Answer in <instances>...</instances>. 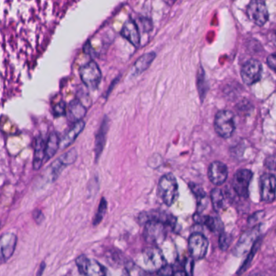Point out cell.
<instances>
[{
  "label": "cell",
  "instance_id": "obj_18",
  "mask_svg": "<svg viewBox=\"0 0 276 276\" xmlns=\"http://www.w3.org/2000/svg\"><path fill=\"white\" fill-rule=\"evenodd\" d=\"M108 130V119L105 117L103 120L98 134L96 136V146H95V153H96V159H98L100 155L104 150V145L106 143V135Z\"/></svg>",
  "mask_w": 276,
  "mask_h": 276
},
{
  "label": "cell",
  "instance_id": "obj_12",
  "mask_svg": "<svg viewBox=\"0 0 276 276\" xmlns=\"http://www.w3.org/2000/svg\"><path fill=\"white\" fill-rule=\"evenodd\" d=\"M17 237L12 233L4 234L0 237V263L6 262L14 254Z\"/></svg>",
  "mask_w": 276,
  "mask_h": 276
},
{
  "label": "cell",
  "instance_id": "obj_29",
  "mask_svg": "<svg viewBox=\"0 0 276 276\" xmlns=\"http://www.w3.org/2000/svg\"><path fill=\"white\" fill-rule=\"evenodd\" d=\"M191 188H192V192H194V194L196 195V197L199 200H203L205 199V192L200 187L197 186L196 184H191Z\"/></svg>",
  "mask_w": 276,
  "mask_h": 276
},
{
  "label": "cell",
  "instance_id": "obj_35",
  "mask_svg": "<svg viewBox=\"0 0 276 276\" xmlns=\"http://www.w3.org/2000/svg\"><path fill=\"white\" fill-rule=\"evenodd\" d=\"M45 263H42V264L41 265V266H40L39 268V274H38V276H41V274L43 273V270H45Z\"/></svg>",
  "mask_w": 276,
  "mask_h": 276
},
{
  "label": "cell",
  "instance_id": "obj_7",
  "mask_svg": "<svg viewBox=\"0 0 276 276\" xmlns=\"http://www.w3.org/2000/svg\"><path fill=\"white\" fill-rule=\"evenodd\" d=\"M247 14L256 25L263 26L269 19V13L264 0H252L247 7Z\"/></svg>",
  "mask_w": 276,
  "mask_h": 276
},
{
  "label": "cell",
  "instance_id": "obj_2",
  "mask_svg": "<svg viewBox=\"0 0 276 276\" xmlns=\"http://www.w3.org/2000/svg\"><path fill=\"white\" fill-rule=\"evenodd\" d=\"M141 266L145 270L156 271L167 264L163 253L156 247H147L141 255Z\"/></svg>",
  "mask_w": 276,
  "mask_h": 276
},
{
  "label": "cell",
  "instance_id": "obj_27",
  "mask_svg": "<svg viewBox=\"0 0 276 276\" xmlns=\"http://www.w3.org/2000/svg\"><path fill=\"white\" fill-rule=\"evenodd\" d=\"M265 166L270 171L276 172V154L270 155L268 158H266L265 160Z\"/></svg>",
  "mask_w": 276,
  "mask_h": 276
},
{
  "label": "cell",
  "instance_id": "obj_24",
  "mask_svg": "<svg viewBox=\"0 0 276 276\" xmlns=\"http://www.w3.org/2000/svg\"><path fill=\"white\" fill-rule=\"evenodd\" d=\"M107 201L105 199L103 198L100 202V206H99L98 211L96 213V217H95L94 221H93V224L94 225H97L102 222L103 218H104V215H105L106 211H107Z\"/></svg>",
  "mask_w": 276,
  "mask_h": 276
},
{
  "label": "cell",
  "instance_id": "obj_36",
  "mask_svg": "<svg viewBox=\"0 0 276 276\" xmlns=\"http://www.w3.org/2000/svg\"><path fill=\"white\" fill-rule=\"evenodd\" d=\"M172 1H175V0H172Z\"/></svg>",
  "mask_w": 276,
  "mask_h": 276
},
{
  "label": "cell",
  "instance_id": "obj_10",
  "mask_svg": "<svg viewBox=\"0 0 276 276\" xmlns=\"http://www.w3.org/2000/svg\"><path fill=\"white\" fill-rule=\"evenodd\" d=\"M261 198L266 203H271L276 196V178L271 174H265L260 178Z\"/></svg>",
  "mask_w": 276,
  "mask_h": 276
},
{
  "label": "cell",
  "instance_id": "obj_5",
  "mask_svg": "<svg viewBox=\"0 0 276 276\" xmlns=\"http://www.w3.org/2000/svg\"><path fill=\"white\" fill-rule=\"evenodd\" d=\"M165 225L163 222L159 221H149L145 224V229H144V237L145 241L151 245H160L161 243L164 241L166 238V229Z\"/></svg>",
  "mask_w": 276,
  "mask_h": 276
},
{
  "label": "cell",
  "instance_id": "obj_33",
  "mask_svg": "<svg viewBox=\"0 0 276 276\" xmlns=\"http://www.w3.org/2000/svg\"><path fill=\"white\" fill-rule=\"evenodd\" d=\"M263 211H259V212H256V213L254 214V215H253L249 219L250 225H253V224L256 223V222H258V221H259V219L263 218Z\"/></svg>",
  "mask_w": 276,
  "mask_h": 276
},
{
  "label": "cell",
  "instance_id": "obj_13",
  "mask_svg": "<svg viewBox=\"0 0 276 276\" xmlns=\"http://www.w3.org/2000/svg\"><path fill=\"white\" fill-rule=\"evenodd\" d=\"M260 233V229L259 227H255L251 229L249 231L246 232L237 242L234 249V254L236 255H241L245 254L251 249L253 244L256 241Z\"/></svg>",
  "mask_w": 276,
  "mask_h": 276
},
{
  "label": "cell",
  "instance_id": "obj_23",
  "mask_svg": "<svg viewBox=\"0 0 276 276\" xmlns=\"http://www.w3.org/2000/svg\"><path fill=\"white\" fill-rule=\"evenodd\" d=\"M204 225H206L208 229H210L213 233H222L223 232V223L219 218L216 217H209L205 216Z\"/></svg>",
  "mask_w": 276,
  "mask_h": 276
},
{
  "label": "cell",
  "instance_id": "obj_19",
  "mask_svg": "<svg viewBox=\"0 0 276 276\" xmlns=\"http://www.w3.org/2000/svg\"><path fill=\"white\" fill-rule=\"evenodd\" d=\"M45 161V142L43 138L38 137L36 139L35 152H34V169L38 171Z\"/></svg>",
  "mask_w": 276,
  "mask_h": 276
},
{
  "label": "cell",
  "instance_id": "obj_34",
  "mask_svg": "<svg viewBox=\"0 0 276 276\" xmlns=\"http://www.w3.org/2000/svg\"><path fill=\"white\" fill-rule=\"evenodd\" d=\"M173 276H188L187 275L186 272L185 271H182V270H178L176 272H174Z\"/></svg>",
  "mask_w": 276,
  "mask_h": 276
},
{
  "label": "cell",
  "instance_id": "obj_32",
  "mask_svg": "<svg viewBox=\"0 0 276 276\" xmlns=\"http://www.w3.org/2000/svg\"><path fill=\"white\" fill-rule=\"evenodd\" d=\"M267 64L276 72V54H271L267 57Z\"/></svg>",
  "mask_w": 276,
  "mask_h": 276
},
{
  "label": "cell",
  "instance_id": "obj_16",
  "mask_svg": "<svg viewBox=\"0 0 276 276\" xmlns=\"http://www.w3.org/2000/svg\"><path fill=\"white\" fill-rule=\"evenodd\" d=\"M85 127V122L83 120L75 122L71 130L66 133L64 137L60 141V148L62 149H65L67 147L70 146L74 141L76 140L78 136L82 133Z\"/></svg>",
  "mask_w": 276,
  "mask_h": 276
},
{
  "label": "cell",
  "instance_id": "obj_4",
  "mask_svg": "<svg viewBox=\"0 0 276 276\" xmlns=\"http://www.w3.org/2000/svg\"><path fill=\"white\" fill-rule=\"evenodd\" d=\"M81 79L87 88L91 90L98 88L102 79L100 67L94 61L89 62L80 68Z\"/></svg>",
  "mask_w": 276,
  "mask_h": 276
},
{
  "label": "cell",
  "instance_id": "obj_14",
  "mask_svg": "<svg viewBox=\"0 0 276 276\" xmlns=\"http://www.w3.org/2000/svg\"><path fill=\"white\" fill-rule=\"evenodd\" d=\"M208 178L211 183L217 186L222 185L228 177V168L222 162L216 161L211 163L208 168Z\"/></svg>",
  "mask_w": 276,
  "mask_h": 276
},
{
  "label": "cell",
  "instance_id": "obj_26",
  "mask_svg": "<svg viewBox=\"0 0 276 276\" xmlns=\"http://www.w3.org/2000/svg\"><path fill=\"white\" fill-rule=\"evenodd\" d=\"M67 112V104L61 101L53 107V113L56 116H62Z\"/></svg>",
  "mask_w": 276,
  "mask_h": 276
},
{
  "label": "cell",
  "instance_id": "obj_30",
  "mask_svg": "<svg viewBox=\"0 0 276 276\" xmlns=\"http://www.w3.org/2000/svg\"><path fill=\"white\" fill-rule=\"evenodd\" d=\"M193 267H194V259L192 258L188 259L184 264V269L188 276H193Z\"/></svg>",
  "mask_w": 276,
  "mask_h": 276
},
{
  "label": "cell",
  "instance_id": "obj_22",
  "mask_svg": "<svg viewBox=\"0 0 276 276\" xmlns=\"http://www.w3.org/2000/svg\"><path fill=\"white\" fill-rule=\"evenodd\" d=\"M211 200L214 210L216 211H221L225 204V196L223 192L219 188H214L211 192Z\"/></svg>",
  "mask_w": 276,
  "mask_h": 276
},
{
  "label": "cell",
  "instance_id": "obj_28",
  "mask_svg": "<svg viewBox=\"0 0 276 276\" xmlns=\"http://www.w3.org/2000/svg\"><path fill=\"white\" fill-rule=\"evenodd\" d=\"M158 274L159 276H173L174 269L171 265L166 264L158 270Z\"/></svg>",
  "mask_w": 276,
  "mask_h": 276
},
{
  "label": "cell",
  "instance_id": "obj_20",
  "mask_svg": "<svg viewBox=\"0 0 276 276\" xmlns=\"http://www.w3.org/2000/svg\"><path fill=\"white\" fill-rule=\"evenodd\" d=\"M60 138L56 133H52L49 136L47 142L45 143V161L49 160L56 155L60 148Z\"/></svg>",
  "mask_w": 276,
  "mask_h": 276
},
{
  "label": "cell",
  "instance_id": "obj_15",
  "mask_svg": "<svg viewBox=\"0 0 276 276\" xmlns=\"http://www.w3.org/2000/svg\"><path fill=\"white\" fill-rule=\"evenodd\" d=\"M122 37L126 38V40L130 41V43L138 47L140 45V34L138 31V27L135 22L133 20H128L126 24L124 25L121 32H120Z\"/></svg>",
  "mask_w": 276,
  "mask_h": 276
},
{
  "label": "cell",
  "instance_id": "obj_11",
  "mask_svg": "<svg viewBox=\"0 0 276 276\" xmlns=\"http://www.w3.org/2000/svg\"><path fill=\"white\" fill-rule=\"evenodd\" d=\"M252 175V172L249 170H241L236 173L233 177V188L239 196L247 197L248 196V189Z\"/></svg>",
  "mask_w": 276,
  "mask_h": 276
},
{
  "label": "cell",
  "instance_id": "obj_1",
  "mask_svg": "<svg viewBox=\"0 0 276 276\" xmlns=\"http://www.w3.org/2000/svg\"><path fill=\"white\" fill-rule=\"evenodd\" d=\"M158 194L166 205L174 204L178 194V185L172 174H164L159 180Z\"/></svg>",
  "mask_w": 276,
  "mask_h": 276
},
{
  "label": "cell",
  "instance_id": "obj_3",
  "mask_svg": "<svg viewBox=\"0 0 276 276\" xmlns=\"http://www.w3.org/2000/svg\"><path fill=\"white\" fill-rule=\"evenodd\" d=\"M214 128L220 137L229 138L233 135L235 130V122L233 112L228 110H222L216 115Z\"/></svg>",
  "mask_w": 276,
  "mask_h": 276
},
{
  "label": "cell",
  "instance_id": "obj_8",
  "mask_svg": "<svg viewBox=\"0 0 276 276\" xmlns=\"http://www.w3.org/2000/svg\"><path fill=\"white\" fill-rule=\"evenodd\" d=\"M208 248V239L200 233H192L188 240V250L195 260H200L205 257Z\"/></svg>",
  "mask_w": 276,
  "mask_h": 276
},
{
  "label": "cell",
  "instance_id": "obj_17",
  "mask_svg": "<svg viewBox=\"0 0 276 276\" xmlns=\"http://www.w3.org/2000/svg\"><path fill=\"white\" fill-rule=\"evenodd\" d=\"M67 113L70 120L75 123L86 116V108L79 100H74L69 104Z\"/></svg>",
  "mask_w": 276,
  "mask_h": 276
},
{
  "label": "cell",
  "instance_id": "obj_9",
  "mask_svg": "<svg viewBox=\"0 0 276 276\" xmlns=\"http://www.w3.org/2000/svg\"><path fill=\"white\" fill-rule=\"evenodd\" d=\"M262 75V65L259 61L251 59L241 68V75L244 83L252 85L260 79Z\"/></svg>",
  "mask_w": 276,
  "mask_h": 276
},
{
  "label": "cell",
  "instance_id": "obj_6",
  "mask_svg": "<svg viewBox=\"0 0 276 276\" xmlns=\"http://www.w3.org/2000/svg\"><path fill=\"white\" fill-rule=\"evenodd\" d=\"M76 265L79 272L83 276H106L107 274V270L102 264L83 255L77 258Z\"/></svg>",
  "mask_w": 276,
  "mask_h": 276
},
{
  "label": "cell",
  "instance_id": "obj_31",
  "mask_svg": "<svg viewBox=\"0 0 276 276\" xmlns=\"http://www.w3.org/2000/svg\"><path fill=\"white\" fill-rule=\"evenodd\" d=\"M33 216H34V219L35 220V222L37 223L41 224V222H43L44 215L41 210H34Z\"/></svg>",
  "mask_w": 276,
  "mask_h": 276
},
{
  "label": "cell",
  "instance_id": "obj_25",
  "mask_svg": "<svg viewBox=\"0 0 276 276\" xmlns=\"http://www.w3.org/2000/svg\"><path fill=\"white\" fill-rule=\"evenodd\" d=\"M232 237L229 233L222 232L220 234L219 237V247L222 251H225L229 248V246L231 244Z\"/></svg>",
  "mask_w": 276,
  "mask_h": 276
},
{
  "label": "cell",
  "instance_id": "obj_21",
  "mask_svg": "<svg viewBox=\"0 0 276 276\" xmlns=\"http://www.w3.org/2000/svg\"><path fill=\"white\" fill-rule=\"evenodd\" d=\"M156 54L155 53H148L141 56L140 58L137 59L134 67H133V73L135 75H140L141 73L146 71L149 68L151 63L155 60Z\"/></svg>",
  "mask_w": 276,
  "mask_h": 276
}]
</instances>
